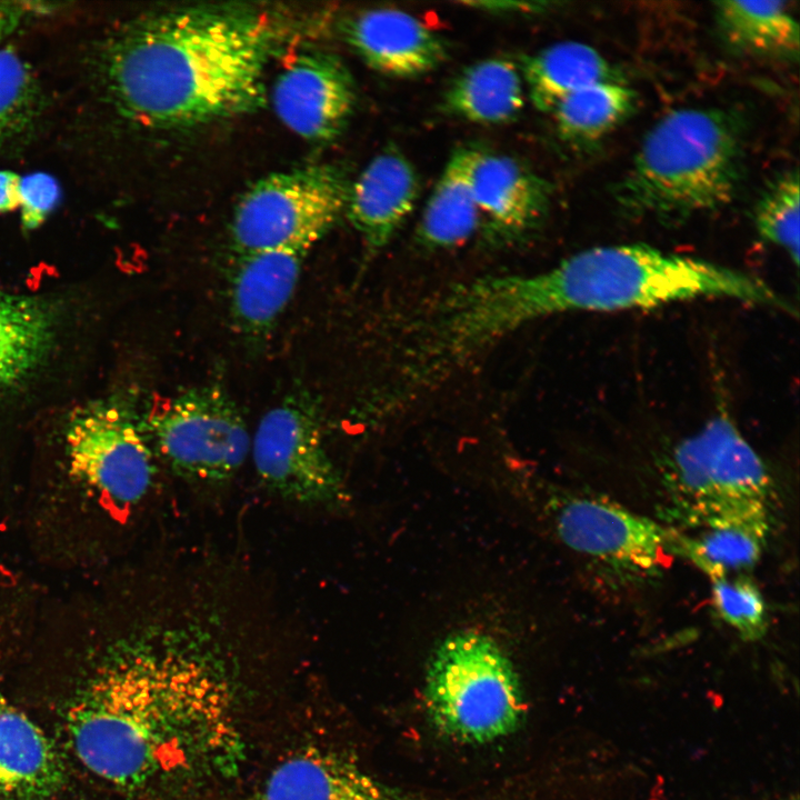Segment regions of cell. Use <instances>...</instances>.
<instances>
[{
	"label": "cell",
	"mask_w": 800,
	"mask_h": 800,
	"mask_svg": "<svg viewBox=\"0 0 800 800\" xmlns=\"http://www.w3.org/2000/svg\"><path fill=\"white\" fill-rule=\"evenodd\" d=\"M693 527V534L671 531L670 550L683 554L712 580L742 574L757 563L769 531V514L723 517Z\"/></svg>",
	"instance_id": "obj_20"
},
{
	"label": "cell",
	"mask_w": 800,
	"mask_h": 800,
	"mask_svg": "<svg viewBox=\"0 0 800 800\" xmlns=\"http://www.w3.org/2000/svg\"><path fill=\"white\" fill-rule=\"evenodd\" d=\"M20 178L9 171H0V212L19 207Z\"/></svg>",
	"instance_id": "obj_31"
},
{
	"label": "cell",
	"mask_w": 800,
	"mask_h": 800,
	"mask_svg": "<svg viewBox=\"0 0 800 800\" xmlns=\"http://www.w3.org/2000/svg\"><path fill=\"white\" fill-rule=\"evenodd\" d=\"M110 661L38 707L80 774L133 794L219 759L236 739L231 694L211 651L184 630Z\"/></svg>",
	"instance_id": "obj_1"
},
{
	"label": "cell",
	"mask_w": 800,
	"mask_h": 800,
	"mask_svg": "<svg viewBox=\"0 0 800 800\" xmlns=\"http://www.w3.org/2000/svg\"><path fill=\"white\" fill-rule=\"evenodd\" d=\"M799 177L787 173L776 180L756 208V227L767 241L783 249L799 264Z\"/></svg>",
	"instance_id": "obj_27"
},
{
	"label": "cell",
	"mask_w": 800,
	"mask_h": 800,
	"mask_svg": "<svg viewBox=\"0 0 800 800\" xmlns=\"http://www.w3.org/2000/svg\"><path fill=\"white\" fill-rule=\"evenodd\" d=\"M148 426L161 458L189 480H230L250 452L246 421L219 386H198L178 393L148 418Z\"/></svg>",
	"instance_id": "obj_8"
},
{
	"label": "cell",
	"mask_w": 800,
	"mask_h": 800,
	"mask_svg": "<svg viewBox=\"0 0 800 800\" xmlns=\"http://www.w3.org/2000/svg\"><path fill=\"white\" fill-rule=\"evenodd\" d=\"M261 800H433L396 789L336 752L309 748L268 776Z\"/></svg>",
	"instance_id": "obj_16"
},
{
	"label": "cell",
	"mask_w": 800,
	"mask_h": 800,
	"mask_svg": "<svg viewBox=\"0 0 800 800\" xmlns=\"http://www.w3.org/2000/svg\"><path fill=\"white\" fill-rule=\"evenodd\" d=\"M740 141L721 111L669 112L646 134L618 187L620 206L638 217L682 220L728 204L740 178Z\"/></svg>",
	"instance_id": "obj_4"
},
{
	"label": "cell",
	"mask_w": 800,
	"mask_h": 800,
	"mask_svg": "<svg viewBox=\"0 0 800 800\" xmlns=\"http://www.w3.org/2000/svg\"><path fill=\"white\" fill-rule=\"evenodd\" d=\"M59 313L47 299L0 289V396L30 379L50 356Z\"/></svg>",
	"instance_id": "obj_19"
},
{
	"label": "cell",
	"mask_w": 800,
	"mask_h": 800,
	"mask_svg": "<svg viewBox=\"0 0 800 800\" xmlns=\"http://www.w3.org/2000/svg\"><path fill=\"white\" fill-rule=\"evenodd\" d=\"M466 4L481 11L496 13H527L542 10L543 7V3L521 1H477L466 2Z\"/></svg>",
	"instance_id": "obj_30"
},
{
	"label": "cell",
	"mask_w": 800,
	"mask_h": 800,
	"mask_svg": "<svg viewBox=\"0 0 800 800\" xmlns=\"http://www.w3.org/2000/svg\"><path fill=\"white\" fill-rule=\"evenodd\" d=\"M554 527L572 550L628 570L650 572L670 559V530L597 498L563 501L554 512Z\"/></svg>",
	"instance_id": "obj_11"
},
{
	"label": "cell",
	"mask_w": 800,
	"mask_h": 800,
	"mask_svg": "<svg viewBox=\"0 0 800 800\" xmlns=\"http://www.w3.org/2000/svg\"><path fill=\"white\" fill-rule=\"evenodd\" d=\"M668 471L693 524L768 512L772 482L767 467L726 412L674 447Z\"/></svg>",
	"instance_id": "obj_7"
},
{
	"label": "cell",
	"mask_w": 800,
	"mask_h": 800,
	"mask_svg": "<svg viewBox=\"0 0 800 800\" xmlns=\"http://www.w3.org/2000/svg\"><path fill=\"white\" fill-rule=\"evenodd\" d=\"M524 89L533 106L543 112L570 93L589 84L618 80L609 62L594 48L564 41L543 48L520 61Z\"/></svg>",
	"instance_id": "obj_23"
},
{
	"label": "cell",
	"mask_w": 800,
	"mask_h": 800,
	"mask_svg": "<svg viewBox=\"0 0 800 800\" xmlns=\"http://www.w3.org/2000/svg\"><path fill=\"white\" fill-rule=\"evenodd\" d=\"M40 108V89L29 66L12 50H0V151L30 130Z\"/></svg>",
	"instance_id": "obj_26"
},
{
	"label": "cell",
	"mask_w": 800,
	"mask_h": 800,
	"mask_svg": "<svg viewBox=\"0 0 800 800\" xmlns=\"http://www.w3.org/2000/svg\"><path fill=\"white\" fill-rule=\"evenodd\" d=\"M712 604L719 617L746 640L767 631L768 614L758 587L743 574L712 579Z\"/></svg>",
	"instance_id": "obj_28"
},
{
	"label": "cell",
	"mask_w": 800,
	"mask_h": 800,
	"mask_svg": "<svg viewBox=\"0 0 800 800\" xmlns=\"http://www.w3.org/2000/svg\"><path fill=\"white\" fill-rule=\"evenodd\" d=\"M471 186L480 226L494 241H514L534 230L549 207L543 179L518 159L479 150Z\"/></svg>",
	"instance_id": "obj_15"
},
{
	"label": "cell",
	"mask_w": 800,
	"mask_h": 800,
	"mask_svg": "<svg viewBox=\"0 0 800 800\" xmlns=\"http://www.w3.org/2000/svg\"><path fill=\"white\" fill-rule=\"evenodd\" d=\"M634 91L621 80L600 81L563 98L550 112L567 141L588 143L619 126L636 106Z\"/></svg>",
	"instance_id": "obj_25"
},
{
	"label": "cell",
	"mask_w": 800,
	"mask_h": 800,
	"mask_svg": "<svg viewBox=\"0 0 800 800\" xmlns=\"http://www.w3.org/2000/svg\"><path fill=\"white\" fill-rule=\"evenodd\" d=\"M350 181L331 164L269 174L238 202L231 223L239 256L291 248L309 251L346 212Z\"/></svg>",
	"instance_id": "obj_6"
},
{
	"label": "cell",
	"mask_w": 800,
	"mask_h": 800,
	"mask_svg": "<svg viewBox=\"0 0 800 800\" xmlns=\"http://www.w3.org/2000/svg\"><path fill=\"white\" fill-rule=\"evenodd\" d=\"M534 318L571 311H619L728 298L790 310L762 279L642 243L594 247L528 274Z\"/></svg>",
	"instance_id": "obj_3"
},
{
	"label": "cell",
	"mask_w": 800,
	"mask_h": 800,
	"mask_svg": "<svg viewBox=\"0 0 800 800\" xmlns=\"http://www.w3.org/2000/svg\"><path fill=\"white\" fill-rule=\"evenodd\" d=\"M307 252L277 248L239 256L229 302L240 334L254 341L267 337L294 292Z\"/></svg>",
	"instance_id": "obj_18"
},
{
	"label": "cell",
	"mask_w": 800,
	"mask_h": 800,
	"mask_svg": "<svg viewBox=\"0 0 800 800\" xmlns=\"http://www.w3.org/2000/svg\"><path fill=\"white\" fill-rule=\"evenodd\" d=\"M278 32L262 11L179 7L119 29L100 57L114 104L150 128H188L241 116L264 101Z\"/></svg>",
	"instance_id": "obj_2"
},
{
	"label": "cell",
	"mask_w": 800,
	"mask_h": 800,
	"mask_svg": "<svg viewBox=\"0 0 800 800\" xmlns=\"http://www.w3.org/2000/svg\"><path fill=\"white\" fill-rule=\"evenodd\" d=\"M480 148L461 146L448 159L416 230V239L426 249L457 247L480 228L471 173Z\"/></svg>",
	"instance_id": "obj_22"
},
{
	"label": "cell",
	"mask_w": 800,
	"mask_h": 800,
	"mask_svg": "<svg viewBox=\"0 0 800 800\" xmlns=\"http://www.w3.org/2000/svg\"><path fill=\"white\" fill-rule=\"evenodd\" d=\"M80 776L36 717L0 687V800H81Z\"/></svg>",
	"instance_id": "obj_12"
},
{
	"label": "cell",
	"mask_w": 800,
	"mask_h": 800,
	"mask_svg": "<svg viewBox=\"0 0 800 800\" xmlns=\"http://www.w3.org/2000/svg\"><path fill=\"white\" fill-rule=\"evenodd\" d=\"M271 99L278 118L291 131L311 142H331L353 114L356 87L337 56L309 51L278 76Z\"/></svg>",
	"instance_id": "obj_13"
},
{
	"label": "cell",
	"mask_w": 800,
	"mask_h": 800,
	"mask_svg": "<svg viewBox=\"0 0 800 800\" xmlns=\"http://www.w3.org/2000/svg\"><path fill=\"white\" fill-rule=\"evenodd\" d=\"M424 703L441 733L471 744L511 734L524 713L512 661L491 636L476 630L453 632L438 644L427 668Z\"/></svg>",
	"instance_id": "obj_5"
},
{
	"label": "cell",
	"mask_w": 800,
	"mask_h": 800,
	"mask_svg": "<svg viewBox=\"0 0 800 800\" xmlns=\"http://www.w3.org/2000/svg\"><path fill=\"white\" fill-rule=\"evenodd\" d=\"M520 68L506 58H488L464 68L441 99L444 113L479 124L516 119L524 106Z\"/></svg>",
	"instance_id": "obj_21"
},
{
	"label": "cell",
	"mask_w": 800,
	"mask_h": 800,
	"mask_svg": "<svg viewBox=\"0 0 800 800\" xmlns=\"http://www.w3.org/2000/svg\"><path fill=\"white\" fill-rule=\"evenodd\" d=\"M60 197L57 181L46 173H32L20 178L19 207L26 229L41 224L52 211Z\"/></svg>",
	"instance_id": "obj_29"
},
{
	"label": "cell",
	"mask_w": 800,
	"mask_h": 800,
	"mask_svg": "<svg viewBox=\"0 0 800 800\" xmlns=\"http://www.w3.org/2000/svg\"><path fill=\"white\" fill-rule=\"evenodd\" d=\"M782 800H798V798H797V797H791V798L782 799Z\"/></svg>",
	"instance_id": "obj_32"
},
{
	"label": "cell",
	"mask_w": 800,
	"mask_h": 800,
	"mask_svg": "<svg viewBox=\"0 0 800 800\" xmlns=\"http://www.w3.org/2000/svg\"><path fill=\"white\" fill-rule=\"evenodd\" d=\"M348 44L372 70L393 78H416L448 58L446 40L414 16L396 8H371L343 26Z\"/></svg>",
	"instance_id": "obj_14"
},
{
	"label": "cell",
	"mask_w": 800,
	"mask_h": 800,
	"mask_svg": "<svg viewBox=\"0 0 800 800\" xmlns=\"http://www.w3.org/2000/svg\"><path fill=\"white\" fill-rule=\"evenodd\" d=\"M70 471L110 504L139 502L154 477L152 452L129 416L98 401L77 409L66 429Z\"/></svg>",
	"instance_id": "obj_10"
},
{
	"label": "cell",
	"mask_w": 800,
	"mask_h": 800,
	"mask_svg": "<svg viewBox=\"0 0 800 800\" xmlns=\"http://www.w3.org/2000/svg\"><path fill=\"white\" fill-rule=\"evenodd\" d=\"M420 183L416 168L394 146L378 153L350 183L346 212L367 249H383L412 212Z\"/></svg>",
	"instance_id": "obj_17"
},
{
	"label": "cell",
	"mask_w": 800,
	"mask_h": 800,
	"mask_svg": "<svg viewBox=\"0 0 800 800\" xmlns=\"http://www.w3.org/2000/svg\"><path fill=\"white\" fill-rule=\"evenodd\" d=\"M250 452L259 479L276 496L300 504L342 499L343 486L323 441L320 416L310 396H287L261 418Z\"/></svg>",
	"instance_id": "obj_9"
},
{
	"label": "cell",
	"mask_w": 800,
	"mask_h": 800,
	"mask_svg": "<svg viewBox=\"0 0 800 800\" xmlns=\"http://www.w3.org/2000/svg\"><path fill=\"white\" fill-rule=\"evenodd\" d=\"M716 14L722 32L737 48L773 54L799 50V26L783 1H719Z\"/></svg>",
	"instance_id": "obj_24"
}]
</instances>
